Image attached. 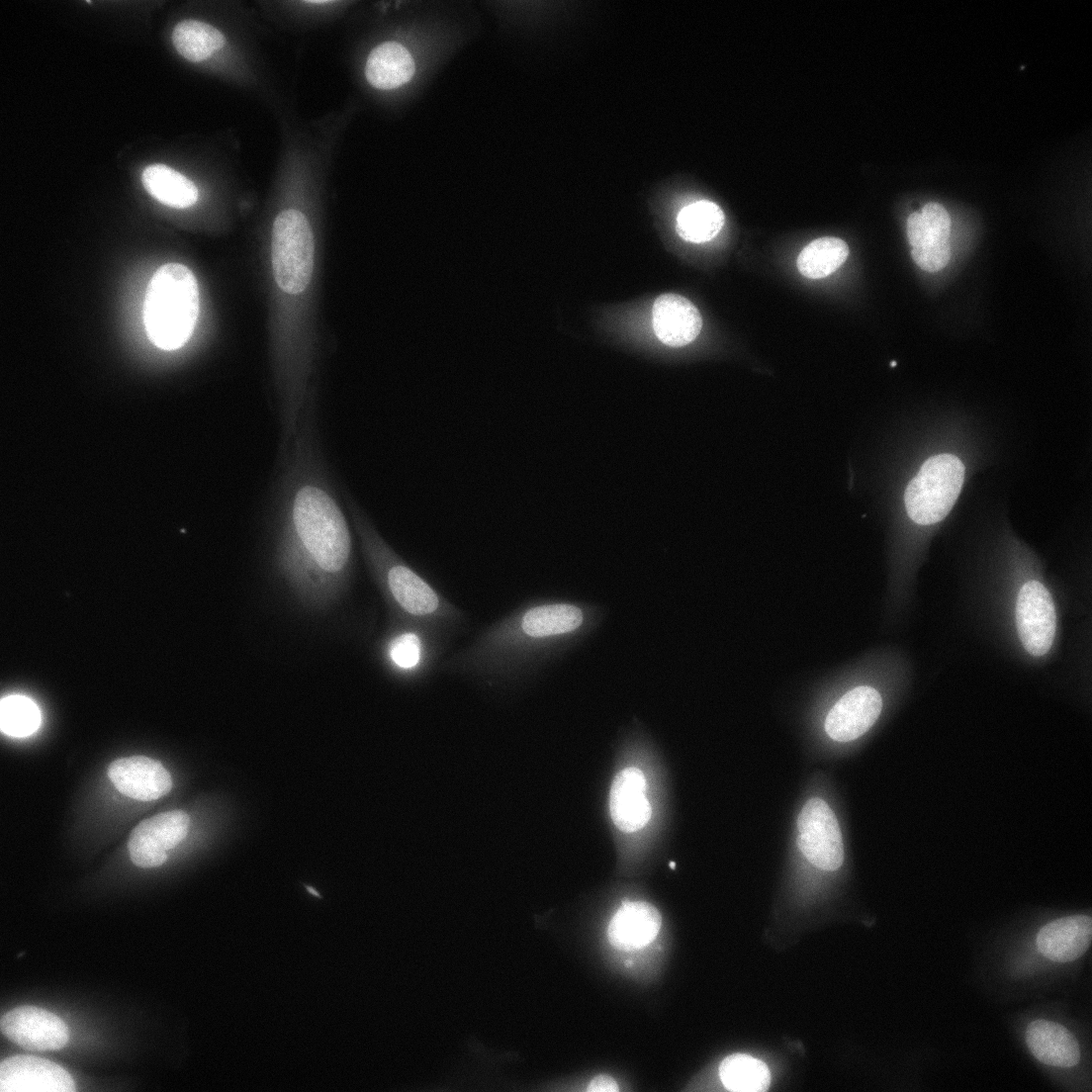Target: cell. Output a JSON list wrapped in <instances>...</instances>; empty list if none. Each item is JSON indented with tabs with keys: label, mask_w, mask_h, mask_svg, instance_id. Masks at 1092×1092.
Wrapping results in <instances>:
<instances>
[{
	"label": "cell",
	"mask_w": 1092,
	"mask_h": 1092,
	"mask_svg": "<svg viewBox=\"0 0 1092 1092\" xmlns=\"http://www.w3.org/2000/svg\"><path fill=\"white\" fill-rule=\"evenodd\" d=\"M907 235L912 247L921 246L934 241L919 212H915L909 216L907 220Z\"/></svg>",
	"instance_id": "cell-28"
},
{
	"label": "cell",
	"mask_w": 1092,
	"mask_h": 1092,
	"mask_svg": "<svg viewBox=\"0 0 1092 1092\" xmlns=\"http://www.w3.org/2000/svg\"><path fill=\"white\" fill-rule=\"evenodd\" d=\"M189 824V816L181 810L162 812L142 820L129 838L133 863L139 867L162 864L167 860V851L186 837Z\"/></svg>",
	"instance_id": "cell-5"
},
{
	"label": "cell",
	"mask_w": 1092,
	"mask_h": 1092,
	"mask_svg": "<svg viewBox=\"0 0 1092 1092\" xmlns=\"http://www.w3.org/2000/svg\"><path fill=\"white\" fill-rule=\"evenodd\" d=\"M108 776L121 793L141 801L158 799L172 787L171 776L160 762L143 756L115 760Z\"/></svg>",
	"instance_id": "cell-10"
},
{
	"label": "cell",
	"mask_w": 1092,
	"mask_h": 1092,
	"mask_svg": "<svg viewBox=\"0 0 1092 1092\" xmlns=\"http://www.w3.org/2000/svg\"><path fill=\"white\" fill-rule=\"evenodd\" d=\"M1 1092H73L71 1075L60 1065L34 1055H15L0 1064Z\"/></svg>",
	"instance_id": "cell-8"
},
{
	"label": "cell",
	"mask_w": 1092,
	"mask_h": 1092,
	"mask_svg": "<svg viewBox=\"0 0 1092 1092\" xmlns=\"http://www.w3.org/2000/svg\"><path fill=\"white\" fill-rule=\"evenodd\" d=\"M141 180L145 190L166 206L183 209L194 205L198 200L195 184L166 165L147 166L142 172Z\"/></svg>",
	"instance_id": "cell-17"
},
{
	"label": "cell",
	"mask_w": 1092,
	"mask_h": 1092,
	"mask_svg": "<svg viewBox=\"0 0 1092 1092\" xmlns=\"http://www.w3.org/2000/svg\"><path fill=\"white\" fill-rule=\"evenodd\" d=\"M314 235L303 213L290 209L275 219L272 230V265L278 287L288 294L302 293L314 268Z\"/></svg>",
	"instance_id": "cell-3"
},
{
	"label": "cell",
	"mask_w": 1092,
	"mask_h": 1092,
	"mask_svg": "<svg viewBox=\"0 0 1092 1092\" xmlns=\"http://www.w3.org/2000/svg\"><path fill=\"white\" fill-rule=\"evenodd\" d=\"M0 1029L13 1043L34 1051L59 1049L69 1039L68 1029L59 1017L34 1006L17 1007L4 1014Z\"/></svg>",
	"instance_id": "cell-7"
},
{
	"label": "cell",
	"mask_w": 1092,
	"mask_h": 1092,
	"mask_svg": "<svg viewBox=\"0 0 1092 1092\" xmlns=\"http://www.w3.org/2000/svg\"><path fill=\"white\" fill-rule=\"evenodd\" d=\"M964 466L952 454H939L924 462L908 484L904 501L908 515L918 524L941 521L960 493Z\"/></svg>",
	"instance_id": "cell-2"
},
{
	"label": "cell",
	"mask_w": 1092,
	"mask_h": 1092,
	"mask_svg": "<svg viewBox=\"0 0 1092 1092\" xmlns=\"http://www.w3.org/2000/svg\"><path fill=\"white\" fill-rule=\"evenodd\" d=\"M390 653L398 666L412 668L419 660L420 642L413 633L403 634L393 641Z\"/></svg>",
	"instance_id": "cell-27"
},
{
	"label": "cell",
	"mask_w": 1092,
	"mask_h": 1092,
	"mask_svg": "<svg viewBox=\"0 0 1092 1092\" xmlns=\"http://www.w3.org/2000/svg\"><path fill=\"white\" fill-rule=\"evenodd\" d=\"M724 225V214L713 202L701 200L682 208L677 218V232L689 242L712 239Z\"/></svg>",
	"instance_id": "cell-21"
},
{
	"label": "cell",
	"mask_w": 1092,
	"mask_h": 1092,
	"mask_svg": "<svg viewBox=\"0 0 1092 1092\" xmlns=\"http://www.w3.org/2000/svg\"><path fill=\"white\" fill-rule=\"evenodd\" d=\"M647 782L637 768H626L614 777L609 793L610 815L615 826L627 833L643 828L651 817Z\"/></svg>",
	"instance_id": "cell-11"
},
{
	"label": "cell",
	"mask_w": 1092,
	"mask_h": 1092,
	"mask_svg": "<svg viewBox=\"0 0 1092 1092\" xmlns=\"http://www.w3.org/2000/svg\"><path fill=\"white\" fill-rule=\"evenodd\" d=\"M911 255L920 268L929 272H936L948 264L951 249L948 241L936 240L912 247Z\"/></svg>",
	"instance_id": "cell-25"
},
{
	"label": "cell",
	"mask_w": 1092,
	"mask_h": 1092,
	"mask_svg": "<svg viewBox=\"0 0 1092 1092\" xmlns=\"http://www.w3.org/2000/svg\"><path fill=\"white\" fill-rule=\"evenodd\" d=\"M199 315V289L192 271L180 263L162 265L148 283L143 322L151 342L175 350L190 338Z\"/></svg>",
	"instance_id": "cell-1"
},
{
	"label": "cell",
	"mask_w": 1092,
	"mask_h": 1092,
	"mask_svg": "<svg viewBox=\"0 0 1092 1092\" xmlns=\"http://www.w3.org/2000/svg\"><path fill=\"white\" fill-rule=\"evenodd\" d=\"M931 238L936 241H947L950 236L951 220L946 209L935 202L926 204L920 212Z\"/></svg>",
	"instance_id": "cell-26"
},
{
	"label": "cell",
	"mask_w": 1092,
	"mask_h": 1092,
	"mask_svg": "<svg viewBox=\"0 0 1092 1092\" xmlns=\"http://www.w3.org/2000/svg\"><path fill=\"white\" fill-rule=\"evenodd\" d=\"M1026 1043L1041 1062L1054 1067H1072L1080 1059V1047L1075 1037L1062 1025L1035 1020L1026 1031Z\"/></svg>",
	"instance_id": "cell-15"
},
{
	"label": "cell",
	"mask_w": 1092,
	"mask_h": 1092,
	"mask_svg": "<svg viewBox=\"0 0 1092 1092\" xmlns=\"http://www.w3.org/2000/svg\"><path fill=\"white\" fill-rule=\"evenodd\" d=\"M306 3H309V4H318V5H320V4H329V3H333V1H306Z\"/></svg>",
	"instance_id": "cell-30"
},
{
	"label": "cell",
	"mask_w": 1092,
	"mask_h": 1092,
	"mask_svg": "<svg viewBox=\"0 0 1092 1092\" xmlns=\"http://www.w3.org/2000/svg\"><path fill=\"white\" fill-rule=\"evenodd\" d=\"M583 621L582 611L570 604H550L528 610L522 620V628L532 637L562 634L578 628Z\"/></svg>",
	"instance_id": "cell-23"
},
{
	"label": "cell",
	"mask_w": 1092,
	"mask_h": 1092,
	"mask_svg": "<svg viewBox=\"0 0 1092 1092\" xmlns=\"http://www.w3.org/2000/svg\"><path fill=\"white\" fill-rule=\"evenodd\" d=\"M849 247L837 237H821L805 246L797 258L799 272L811 279L824 278L847 259Z\"/></svg>",
	"instance_id": "cell-22"
},
{
	"label": "cell",
	"mask_w": 1092,
	"mask_h": 1092,
	"mask_svg": "<svg viewBox=\"0 0 1092 1092\" xmlns=\"http://www.w3.org/2000/svg\"><path fill=\"white\" fill-rule=\"evenodd\" d=\"M1016 624L1025 649L1033 656L1046 654L1053 642L1056 613L1049 592L1030 581L1020 590L1016 602Z\"/></svg>",
	"instance_id": "cell-6"
},
{
	"label": "cell",
	"mask_w": 1092,
	"mask_h": 1092,
	"mask_svg": "<svg viewBox=\"0 0 1092 1092\" xmlns=\"http://www.w3.org/2000/svg\"><path fill=\"white\" fill-rule=\"evenodd\" d=\"M662 926L658 909L646 901H624L607 927L609 944L621 951H635L648 946Z\"/></svg>",
	"instance_id": "cell-13"
},
{
	"label": "cell",
	"mask_w": 1092,
	"mask_h": 1092,
	"mask_svg": "<svg viewBox=\"0 0 1092 1092\" xmlns=\"http://www.w3.org/2000/svg\"><path fill=\"white\" fill-rule=\"evenodd\" d=\"M587 1090L589 1092H617L619 1088L612 1076L599 1074L591 1080Z\"/></svg>",
	"instance_id": "cell-29"
},
{
	"label": "cell",
	"mask_w": 1092,
	"mask_h": 1092,
	"mask_svg": "<svg viewBox=\"0 0 1092 1092\" xmlns=\"http://www.w3.org/2000/svg\"><path fill=\"white\" fill-rule=\"evenodd\" d=\"M388 582L397 601L410 613L422 615L436 609L438 598L435 592L408 567H392Z\"/></svg>",
	"instance_id": "cell-19"
},
{
	"label": "cell",
	"mask_w": 1092,
	"mask_h": 1092,
	"mask_svg": "<svg viewBox=\"0 0 1092 1092\" xmlns=\"http://www.w3.org/2000/svg\"><path fill=\"white\" fill-rule=\"evenodd\" d=\"M172 42L183 57L198 62L207 59L223 47L226 40L224 35L212 25L188 19L174 27Z\"/></svg>",
	"instance_id": "cell-18"
},
{
	"label": "cell",
	"mask_w": 1092,
	"mask_h": 1092,
	"mask_svg": "<svg viewBox=\"0 0 1092 1092\" xmlns=\"http://www.w3.org/2000/svg\"><path fill=\"white\" fill-rule=\"evenodd\" d=\"M882 708L879 692L858 686L844 694L829 711L825 730L835 741L849 742L864 735L876 721Z\"/></svg>",
	"instance_id": "cell-9"
},
{
	"label": "cell",
	"mask_w": 1092,
	"mask_h": 1092,
	"mask_svg": "<svg viewBox=\"0 0 1092 1092\" xmlns=\"http://www.w3.org/2000/svg\"><path fill=\"white\" fill-rule=\"evenodd\" d=\"M40 725V709L29 697L13 694L1 700L0 728L3 733L13 737H26L36 732Z\"/></svg>",
	"instance_id": "cell-24"
},
{
	"label": "cell",
	"mask_w": 1092,
	"mask_h": 1092,
	"mask_svg": "<svg viewBox=\"0 0 1092 1092\" xmlns=\"http://www.w3.org/2000/svg\"><path fill=\"white\" fill-rule=\"evenodd\" d=\"M670 867L675 868V863H670Z\"/></svg>",
	"instance_id": "cell-33"
},
{
	"label": "cell",
	"mask_w": 1092,
	"mask_h": 1092,
	"mask_svg": "<svg viewBox=\"0 0 1092 1092\" xmlns=\"http://www.w3.org/2000/svg\"><path fill=\"white\" fill-rule=\"evenodd\" d=\"M414 69L412 56L404 46L397 42H385L370 52L365 75L372 86L389 90L410 81Z\"/></svg>",
	"instance_id": "cell-16"
},
{
	"label": "cell",
	"mask_w": 1092,
	"mask_h": 1092,
	"mask_svg": "<svg viewBox=\"0 0 1092 1092\" xmlns=\"http://www.w3.org/2000/svg\"><path fill=\"white\" fill-rule=\"evenodd\" d=\"M895 365H896L895 361L891 362V366H895Z\"/></svg>",
	"instance_id": "cell-34"
},
{
	"label": "cell",
	"mask_w": 1092,
	"mask_h": 1092,
	"mask_svg": "<svg viewBox=\"0 0 1092 1092\" xmlns=\"http://www.w3.org/2000/svg\"><path fill=\"white\" fill-rule=\"evenodd\" d=\"M719 1076L725 1088L735 1092H764L771 1083L766 1063L744 1053L725 1057L719 1066Z\"/></svg>",
	"instance_id": "cell-20"
},
{
	"label": "cell",
	"mask_w": 1092,
	"mask_h": 1092,
	"mask_svg": "<svg viewBox=\"0 0 1092 1092\" xmlns=\"http://www.w3.org/2000/svg\"><path fill=\"white\" fill-rule=\"evenodd\" d=\"M652 322L656 336L672 347L693 341L702 327L696 307L686 298L673 293L659 296L653 305Z\"/></svg>",
	"instance_id": "cell-12"
},
{
	"label": "cell",
	"mask_w": 1092,
	"mask_h": 1092,
	"mask_svg": "<svg viewBox=\"0 0 1092 1092\" xmlns=\"http://www.w3.org/2000/svg\"><path fill=\"white\" fill-rule=\"evenodd\" d=\"M308 890H309V891H310L311 893H314V895H316V896L319 897L318 893V892H317L316 890H314L313 888H311V887H308Z\"/></svg>",
	"instance_id": "cell-31"
},
{
	"label": "cell",
	"mask_w": 1092,
	"mask_h": 1092,
	"mask_svg": "<svg viewBox=\"0 0 1092 1092\" xmlns=\"http://www.w3.org/2000/svg\"><path fill=\"white\" fill-rule=\"evenodd\" d=\"M1091 938V918L1087 915H1072L1045 925L1038 933L1037 947L1050 960L1069 962L1084 955Z\"/></svg>",
	"instance_id": "cell-14"
},
{
	"label": "cell",
	"mask_w": 1092,
	"mask_h": 1092,
	"mask_svg": "<svg viewBox=\"0 0 1092 1092\" xmlns=\"http://www.w3.org/2000/svg\"><path fill=\"white\" fill-rule=\"evenodd\" d=\"M797 845L805 858L824 870L838 869L844 861V846L837 818L821 798L813 797L797 817Z\"/></svg>",
	"instance_id": "cell-4"
},
{
	"label": "cell",
	"mask_w": 1092,
	"mask_h": 1092,
	"mask_svg": "<svg viewBox=\"0 0 1092 1092\" xmlns=\"http://www.w3.org/2000/svg\"><path fill=\"white\" fill-rule=\"evenodd\" d=\"M631 964H632V961H631V960H626V961H625V965H626L627 967H629V966H630Z\"/></svg>",
	"instance_id": "cell-32"
}]
</instances>
